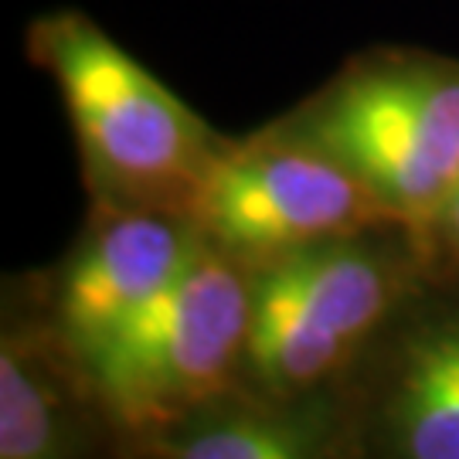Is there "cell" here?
<instances>
[{
    "mask_svg": "<svg viewBox=\"0 0 459 459\" xmlns=\"http://www.w3.org/2000/svg\"><path fill=\"white\" fill-rule=\"evenodd\" d=\"M248 313L252 273L201 235L181 273L85 361L130 439L242 381Z\"/></svg>",
    "mask_w": 459,
    "mask_h": 459,
    "instance_id": "obj_4",
    "label": "cell"
},
{
    "mask_svg": "<svg viewBox=\"0 0 459 459\" xmlns=\"http://www.w3.org/2000/svg\"><path fill=\"white\" fill-rule=\"evenodd\" d=\"M290 123L354 170L419 242L459 184V62L453 58H371Z\"/></svg>",
    "mask_w": 459,
    "mask_h": 459,
    "instance_id": "obj_3",
    "label": "cell"
},
{
    "mask_svg": "<svg viewBox=\"0 0 459 459\" xmlns=\"http://www.w3.org/2000/svg\"><path fill=\"white\" fill-rule=\"evenodd\" d=\"M422 246H426L429 265L436 273L459 279V184L453 187V195L446 197L439 214L432 218Z\"/></svg>",
    "mask_w": 459,
    "mask_h": 459,
    "instance_id": "obj_10",
    "label": "cell"
},
{
    "mask_svg": "<svg viewBox=\"0 0 459 459\" xmlns=\"http://www.w3.org/2000/svg\"><path fill=\"white\" fill-rule=\"evenodd\" d=\"M201 246L195 218L92 204L82 238L38 290L41 310L82 361L184 269Z\"/></svg>",
    "mask_w": 459,
    "mask_h": 459,
    "instance_id": "obj_7",
    "label": "cell"
},
{
    "mask_svg": "<svg viewBox=\"0 0 459 459\" xmlns=\"http://www.w3.org/2000/svg\"><path fill=\"white\" fill-rule=\"evenodd\" d=\"M0 459H133V439L38 293L4 303Z\"/></svg>",
    "mask_w": 459,
    "mask_h": 459,
    "instance_id": "obj_8",
    "label": "cell"
},
{
    "mask_svg": "<svg viewBox=\"0 0 459 459\" xmlns=\"http://www.w3.org/2000/svg\"><path fill=\"white\" fill-rule=\"evenodd\" d=\"M133 459H361L341 385L299 398L229 388L133 439Z\"/></svg>",
    "mask_w": 459,
    "mask_h": 459,
    "instance_id": "obj_9",
    "label": "cell"
},
{
    "mask_svg": "<svg viewBox=\"0 0 459 459\" xmlns=\"http://www.w3.org/2000/svg\"><path fill=\"white\" fill-rule=\"evenodd\" d=\"M252 273L242 388L299 398L337 388L426 279L419 235L385 225L282 255Z\"/></svg>",
    "mask_w": 459,
    "mask_h": 459,
    "instance_id": "obj_2",
    "label": "cell"
},
{
    "mask_svg": "<svg viewBox=\"0 0 459 459\" xmlns=\"http://www.w3.org/2000/svg\"><path fill=\"white\" fill-rule=\"evenodd\" d=\"M361 459H459V279H426L341 381Z\"/></svg>",
    "mask_w": 459,
    "mask_h": 459,
    "instance_id": "obj_6",
    "label": "cell"
},
{
    "mask_svg": "<svg viewBox=\"0 0 459 459\" xmlns=\"http://www.w3.org/2000/svg\"><path fill=\"white\" fill-rule=\"evenodd\" d=\"M204 242L246 269L398 225L371 187L293 123L231 140L197 197Z\"/></svg>",
    "mask_w": 459,
    "mask_h": 459,
    "instance_id": "obj_5",
    "label": "cell"
},
{
    "mask_svg": "<svg viewBox=\"0 0 459 459\" xmlns=\"http://www.w3.org/2000/svg\"><path fill=\"white\" fill-rule=\"evenodd\" d=\"M34 55L62 92L92 204L195 218L231 140L75 11L34 24Z\"/></svg>",
    "mask_w": 459,
    "mask_h": 459,
    "instance_id": "obj_1",
    "label": "cell"
}]
</instances>
